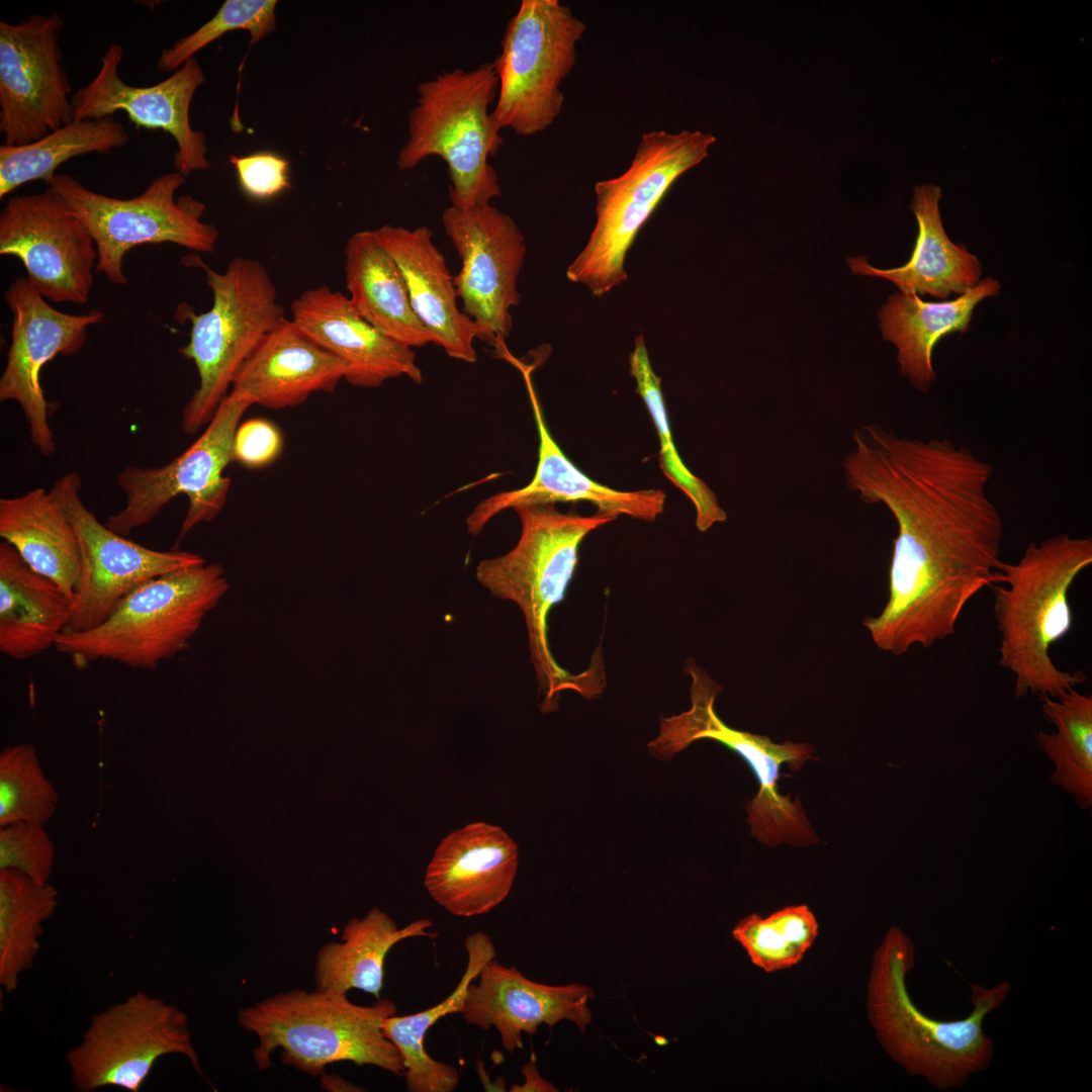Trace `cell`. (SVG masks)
I'll use <instances>...</instances> for the list:
<instances>
[{
    "label": "cell",
    "mask_w": 1092,
    "mask_h": 1092,
    "mask_svg": "<svg viewBox=\"0 0 1092 1092\" xmlns=\"http://www.w3.org/2000/svg\"><path fill=\"white\" fill-rule=\"evenodd\" d=\"M842 460L847 486L883 504L898 527L889 599L862 625L883 651L903 655L951 636L979 592L1004 582L1003 522L987 487L993 466L948 439L908 438L878 424L857 428Z\"/></svg>",
    "instance_id": "cell-1"
},
{
    "label": "cell",
    "mask_w": 1092,
    "mask_h": 1092,
    "mask_svg": "<svg viewBox=\"0 0 1092 1092\" xmlns=\"http://www.w3.org/2000/svg\"><path fill=\"white\" fill-rule=\"evenodd\" d=\"M915 965L911 939L892 926L876 949L868 986L869 1017L887 1053L910 1075L935 1088H962L989 1067L993 1039L983 1030L985 1017L1002 1006L1010 992L1003 982L993 988L971 985L972 1012L963 1019L940 1020L912 1001L906 975Z\"/></svg>",
    "instance_id": "cell-2"
},
{
    "label": "cell",
    "mask_w": 1092,
    "mask_h": 1092,
    "mask_svg": "<svg viewBox=\"0 0 1092 1092\" xmlns=\"http://www.w3.org/2000/svg\"><path fill=\"white\" fill-rule=\"evenodd\" d=\"M520 517L521 535L508 553L483 559L476 568L477 580L491 595L514 602L525 618L531 661L544 695L541 710L555 711L562 691L572 690L585 699L597 692L594 668L572 674L554 660L547 636V617L565 596L578 559L580 543L592 531L616 516L598 512L593 516L563 514L555 504L514 508Z\"/></svg>",
    "instance_id": "cell-3"
},
{
    "label": "cell",
    "mask_w": 1092,
    "mask_h": 1092,
    "mask_svg": "<svg viewBox=\"0 0 1092 1092\" xmlns=\"http://www.w3.org/2000/svg\"><path fill=\"white\" fill-rule=\"evenodd\" d=\"M1091 563L1092 539L1062 533L1030 542L1017 563L999 566L1007 583L994 586L999 664L1015 674L1017 698L1031 693L1057 699L1085 681L1082 671L1057 668L1049 650L1073 626L1068 592Z\"/></svg>",
    "instance_id": "cell-4"
},
{
    "label": "cell",
    "mask_w": 1092,
    "mask_h": 1092,
    "mask_svg": "<svg viewBox=\"0 0 1092 1092\" xmlns=\"http://www.w3.org/2000/svg\"><path fill=\"white\" fill-rule=\"evenodd\" d=\"M396 1012L390 999L361 1006L347 993L294 989L240 1009L238 1023L258 1038L252 1056L260 1071L271 1067L273 1053L281 1049L283 1064L313 1077L338 1062L404 1076L402 1057L382 1030L383 1019Z\"/></svg>",
    "instance_id": "cell-5"
},
{
    "label": "cell",
    "mask_w": 1092,
    "mask_h": 1092,
    "mask_svg": "<svg viewBox=\"0 0 1092 1092\" xmlns=\"http://www.w3.org/2000/svg\"><path fill=\"white\" fill-rule=\"evenodd\" d=\"M497 90L493 62L471 70L445 71L420 83L397 169L412 170L438 157L447 165L451 205L469 208L490 203L500 195L497 174L488 161L504 144L490 110Z\"/></svg>",
    "instance_id": "cell-6"
},
{
    "label": "cell",
    "mask_w": 1092,
    "mask_h": 1092,
    "mask_svg": "<svg viewBox=\"0 0 1092 1092\" xmlns=\"http://www.w3.org/2000/svg\"><path fill=\"white\" fill-rule=\"evenodd\" d=\"M228 589L225 569L217 563L165 573L129 593L98 626L63 633L55 648L76 666L111 660L131 668H156L188 648Z\"/></svg>",
    "instance_id": "cell-7"
},
{
    "label": "cell",
    "mask_w": 1092,
    "mask_h": 1092,
    "mask_svg": "<svg viewBox=\"0 0 1092 1092\" xmlns=\"http://www.w3.org/2000/svg\"><path fill=\"white\" fill-rule=\"evenodd\" d=\"M183 262L204 271L213 299L205 312L180 305L176 313L191 324L189 342L179 352L194 363L199 383L183 408L181 425L185 433L195 434L210 422L256 345L286 317L275 283L260 261L235 257L223 273L197 256Z\"/></svg>",
    "instance_id": "cell-8"
},
{
    "label": "cell",
    "mask_w": 1092,
    "mask_h": 1092,
    "mask_svg": "<svg viewBox=\"0 0 1092 1092\" xmlns=\"http://www.w3.org/2000/svg\"><path fill=\"white\" fill-rule=\"evenodd\" d=\"M716 138L700 130L645 132L629 168L597 182L596 223L566 269L569 281L602 296L627 279L625 259L639 231L668 189L709 155Z\"/></svg>",
    "instance_id": "cell-9"
},
{
    "label": "cell",
    "mask_w": 1092,
    "mask_h": 1092,
    "mask_svg": "<svg viewBox=\"0 0 1092 1092\" xmlns=\"http://www.w3.org/2000/svg\"><path fill=\"white\" fill-rule=\"evenodd\" d=\"M686 672L692 679L691 708L661 719L658 735L647 744L650 754L666 760L697 740L722 743L746 761L758 781L756 796L745 806L751 834L768 846L816 843L818 838L801 804L782 795L778 785L781 767L787 763L799 770L812 757L813 747L790 741L776 743L766 736L729 727L715 711L720 685L693 658L688 659Z\"/></svg>",
    "instance_id": "cell-10"
},
{
    "label": "cell",
    "mask_w": 1092,
    "mask_h": 1092,
    "mask_svg": "<svg viewBox=\"0 0 1092 1092\" xmlns=\"http://www.w3.org/2000/svg\"><path fill=\"white\" fill-rule=\"evenodd\" d=\"M583 20L559 0H522L510 18L493 61L497 127L530 136L552 125L562 111L563 80L576 64Z\"/></svg>",
    "instance_id": "cell-11"
},
{
    "label": "cell",
    "mask_w": 1092,
    "mask_h": 1092,
    "mask_svg": "<svg viewBox=\"0 0 1092 1092\" xmlns=\"http://www.w3.org/2000/svg\"><path fill=\"white\" fill-rule=\"evenodd\" d=\"M185 176L175 171L154 179L132 198L92 191L68 174H56L49 187L59 194L93 237L96 271L114 284L127 282L125 254L144 244L172 243L198 253L216 248L218 230L201 220L205 206L191 196L176 199Z\"/></svg>",
    "instance_id": "cell-12"
},
{
    "label": "cell",
    "mask_w": 1092,
    "mask_h": 1092,
    "mask_svg": "<svg viewBox=\"0 0 1092 1092\" xmlns=\"http://www.w3.org/2000/svg\"><path fill=\"white\" fill-rule=\"evenodd\" d=\"M173 1054L187 1058L203 1076L186 1013L139 991L93 1015L66 1061L77 1091L115 1087L138 1092L157 1062Z\"/></svg>",
    "instance_id": "cell-13"
},
{
    "label": "cell",
    "mask_w": 1092,
    "mask_h": 1092,
    "mask_svg": "<svg viewBox=\"0 0 1092 1092\" xmlns=\"http://www.w3.org/2000/svg\"><path fill=\"white\" fill-rule=\"evenodd\" d=\"M251 405L249 398L231 391L202 434L180 455L158 467L122 468L116 482L124 494V506L109 516L105 525L126 537L153 522L170 500L182 493L188 498V510L179 540L197 525L213 520L226 502L232 480L223 471L235 460V434Z\"/></svg>",
    "instance_id": "cell-14"
},
{
    "label": "cell",
    "mask_w": 1092,
    "mask_h": 1092,
    "mask_svg": "<svg viewBox=\"0 0 1092 1092\" xmlns=\"http://www.w3.org/2000/svg\"><path fill=\"white\" fill-rule=\"evenodd\" d=\"M81 484L80 475L69 472L50 488L75 530L81 558L71 616L64 633L94 628L143 583L205 562L198 554L151 549L112 531L86 507L80 494Z\"/></svg>",
    "instance_id": "cell-15"
},
{
    "label": "cell",
    "mask_w": 1092,
    "mask_h": 1092,
    "mask_svg": "<svg viewBox=\"0 0 1092 1092\" xmlns=\"http://www.w3.org/2000/svg\"><path fill=\"white\" fill-rule=\"evenodd\" d=\"M442 223L461 260L454 284L463 312L478 326L479 340L508 356L505 339L513 327L511 310L521 298L518 278L526 254L525 237L509 214L490 203L469 208L450 205Z\"/></svg>",
    "instance_id": "cell-16"
},
{
    "label": "cell",
    "mask_w": 1092,
    "mask_h": 1092,
    "mask_svg": "<svg viewBox=\"0 0 1092 1092\" xmlns=\"http://www.w3.org/2000/svg\"><path fill=\"white\" fill-rule=\"evenodd\" d=\"M64 19L31 14L0 21V132L3 145L32 143L74 119L72 86L59 43Z\"/></svg>",
    "instance_id": "cell-17"
},
{
    "label": "cell",
    "mask_w": 1092,
    "mask_h": 1092,
    "mask_svg": "<svg viewBox=\"0 0 1092 1092\" xmlns=\"http://www.w3.org/2000/svg\"><path fill=\"white\" fill-rule=\"evenodd\" d=\"M0 255L23 264L44 298L84 304L93 285L98 251L93 237L50 187L10 198L0 213Z\"/></svg>",
    "instance_id": "cell-18"
},
{
    "label": "cell",
    "mask_w": 1092,
    "mask_h": 1092,
    "mask_svg": "<svg viewBox=\"0 0 1092 1092\" xmlns=\"http://www.w3.org/2000/svg\"><path fill=\"white\" fill-rule=\"evenodd\" d=\"M12 312L11 344L0 378V400L21 407L32 445L44 456L56 450L40 371L58 355L72 356L86 344L88 328L104 321L91 309L71 314L51 306L27 277L16 278L4 294Z\"/></svg>",
    "instance_id": "cell-19"
},
{
    "label": "cell",
    "mask_w": 1092,
    "mask_h": 1092,
    "mask_svg": "<svg viewBox=\"0 0 1092 1092\" xmlns=\"http://www.w3.org/2000/svg\"><path fill=\"white\" fill-rule=\"evenodd\" d=\"M123 48L112 43L101 58L96 76L72 96L74 119L113 117L124 111L136 127L162 129L177 144L174 167L185 177L210 167L207 139L192 128L190 105L204 72L195 57L164 81L147 87L131 86L119 76Z\"/></svg>",
    "instance_id": "cell-20"
},
{
    "label": "cell",
    "mask_w": 1092,
    "mask_h": 1092,
    "mask_svg": "<svg viewBox=\"0 0 1092 1092\" xmlns=\"http://www.w3.org/2000/svg\"><path fill=\"white\" fill-rule=\"evenodd\" d=\"M469 984L460 1014L467 1024L488 1031L493 1027L509 1053L522 1049V1033L533 1035L539 1026L573 1022L584 1032L592 1022L589 1002L595 991L586 985H547L525 977L515 966L495 958L486 963Z\"/></svg>",
    "instance_id": "cell-21"
},
{
    "label": "cell",
    "mask_w": 1092,
    "mask_h": 1092,
    "mask_svg": "<svg viewBox=\"0 0 1092 1092\" xmlns=\"http://www.w3.org/2000/svg\"><path fill=\"white\" fill-rule=\"evenodd\" d=\"M523 373L539 437L538 462L532 480L525 486L502 491L481 500L467 517L468 532L476 536L498 513L523 505L588 502L599 512L627 515L652 522L664 510L661 489L620 491L593 480L563 453L549 432L537 397L531 370L518 364Z\"/></svg>",
    "instance_id": "cell-22"
},
{
    "label": "cell",
    "mask_w": 1092,
    "mask_h": 1092,
    "mask_svg": "<svg viewBox=\"0 0 1092 1092\" xmlns=\"http://www.w3.org/2000/svg\"><path fill=\"white\" fill-rule=\"evenodd\" d=\"M518 856L516 842L502 827L474 822L440 842L424 884L431 897L452 915H482L509 895Z\"/></svg>",
    "instance_id": "cell-23"
},
{
    "label": "cell",
    "mask_w": 1092,
    "mask_h": 1092,
    "mask_svg": "<svg viewBox=\"0 0 1092 1092\" xmlns=\"http://www.w3.org/2000/svg\"><path fill=\"white\" fill-rule=\"evenodd\" d=\"M291 321L311 341L348 365L347 382L375 388L406 376L423 381L416 353L384 336L353 308L348 296L328 286L304 290L290 305Z\"/></svg>",
    "instance_id": "cell-24"
},
{
    "label": "cell",
    "mask_w": 1092,
    "mask_h": 1092,
    "mask_svg": "<svg viewBox=\"0 0 1092 1092\" xmlns=\"http://www.w3.org/2000/svg\"><path fill=\"white\" fill-rule=\"evenodd\" d=\"M374 234L399 267L413 309L433 343L451 358L476 362L473 342L480 338L479 328L458 307L454 276L433 243L432 231L384 224Z\"/></svg>",
    "instance_id": "cell-25"
},
{
    "label": "cell",
    "mask_w": 1092,
    "mask_h": 1092,
    "mask_svg": "<svg viewBox=\"0 0 1092 1092\" xmlns=\"http://www.w3.org/2000/svg\"><path fill=\"white\" fill-rule=\"evenodd\" d=\"M348 370L345 362L284 318L246 358L231 391L267 408L292 407L314 392L334 391Z\"/></svg>",
    "instance_id": "cell-26"
},
{
    "label": "cell",
    "mask_w": 1092,
    "mask_h": 1092,
    "mask_svg": "<svg viewBox=\"0 0 1092 1092\" xmlns=\"http://www.w3.org/2000/svg\"><path fill=\"white\" fill-rule=\"evenodd\" d=\"M938 186L915 188L911 208L918 222V236L910 260L893 269H878L863 257L850 258L854 274L877 276L893 282L903 294H929L945 299L964 294L980 282L981 264L964 246L953 244L940 219Z\"/></svg>",
    "instance_id": "cell-27"
},
{
    "label": "cell",
    "mask_w": 1092,
    "mask_h": 1092,
    "mask_svg": "<svg viewBox=\"0 0 1092 1092\" xmlns=\"http://www.w3.org/2000/svg\"><path fill=\"white\" fill-rule=\"evenodd\" d=\"M72 601L34 571L7 542L0 543V650L23 660L55 647L65 632Z\"/></svg>",
    "instance_id": "cell-28"
},
{
    "label": "cell",
    "mask_w": 1092,
    "mask_h": 1092,
    "mask_svg": "<svg viewBox=\"0 0 1092 1092\" xmlns=\"http://www.w3.org/2000/svg\"><path fill=\"white\" fill-rule=\"evenodd\" d=\"M998 281L986 278L953 300L928 302L916 293L889 297L879 315L885 340L898 349L900 373L911 385L927 392L936 374L932 350L943 336L968 330L976 304L998 294Z\"/></svg>",
    "instance_id": "cell-29"
},
{
    "label": "cell",
    "mask_w": 1092,
    "mask_h": 1092,
    "mask_svg": "<svg viewBox=\"0 0 1092 1092\" xmlns=\"http://www.w3.org/2000/svg\"><path fill=\"white\" fill-rule=\"evenodd\" d=\"M344 270L350 303L371 326L412 349L433 343L413 309L399 267L374 231L356 232L347 240Z\"/></svg>",
    "instance_id": "cell-30"
},
{
    "label": "cell",
    "mask_w": 1092,
    "mask_h": 1092,
    "mask_svg": "<svg viewBox=\"0 0 1092 1092\" xmlns=\"http://www.w3.org/2000/svg\"><path fill=\"white\" fill-rule=\"evenodd\" d=\"M0 537L73 602L81 568L79 543L70 520L50 490L36 487L18 496L0 498Z\"/></svg>",
    "instance_id": "cell-31"
},
{
    "label": "cell",
    "mask_w": 1092,
    "mask_h": 1092,
    "mask_svg": "<svg viewBox=\"0 0 1092 1092\" xmlns=\"http://www.w3.org/2000/svg\"><path fill=\"white\" fill-rule=\"evenodd\" d=\"M433 922L418 919L403 928L385 912L372 908L363 918H352L343 928L340 941L325 943L314 963L318 990L348 993L358 989L377 1000L383 988L384 964L393 945L411 937L437 936L427 931Z\"/></svg>",
    "instance_id": "cell-32"
},
{
    "label": "cell",
    "mask_w": 1092,
    "mask_h": 1092,
    "mask_svg": "<svg viewBox=\"0 0 1092 1092\" xmlns=\"http://www.w3.org/2000/svg\"><path fill=\"white\" fill-rule=\"evenodd\" d=\"M467 965L453 992L437 1005L418 1013L383 1019L384 1034L398 1049L405 1067L404 1079L410 1092H452L459 1083L456 1067L433 1059L424 1046L428 1030L443 1016L460 1013L469 984L483 966L495 958V946L484 932L466 936Z\"/></svg>",
    "instance_id": "cell-33"
},
{
    "label": "cell",
    "mask_w": 1092,
    "mask_h": 1092,
    "mask_svg": "<svg viewBox=\"0 0 1092 1092\" xmlns=\"http://www.w3.org/2000/svg\"><path fill=\"white\" fill-rule=\"evenodd\" d=\"M125 127L113 117L73 119L42 138L21 146L0 147V198L25 183L48 185L66 161L90 153L107 154L127 145Z\"/></svg>",
    "instance_id": "cell-34"
},
{
    "label": "cell",
    "mask_w": 1092,
    "mask_h": 1092,
    "mask_svg": "<svg viewBox=\"0 0 1092 1092\" xmlns=\"http://www.w3.org/2000/svg\"><path fill=\"white\" fill-rule=\"evenodd\" d=\"M58 906V892L14 870H0V985L16 990L21 975L32 968L43 923Z\"/></svg>",
    "instance_id": "cell-35"
},
{
    "label": "cell",
    "mask_w": 1092,
    "mask_h": 1092,
    "mask_svg": "<svg viewBox=\"0 0 1092 1092\" xmlns=\"http://www.w3.org/2000/svg\"><path fill=\"white\" fill-rule=\"evenodd\" d=\"M1040 701L1044 718L1057 728L1035 734L1040 749L1056 766L1051 781L1088 809L1092 805V697L1071 687L1057 699L1041 696Z\"/></svg>",
    "instance_id": "cell-36"
},
{
    "label": "cell",
    "mask_w": 1092,
    "mask_h": 1092,
    "mask_svg": "<svg viewBox=\"0 0 1092 1092\" xmlns=\"http://www.w3.org/2000/svg\"><path fill=\"white\" fill-rule=\"evenodd\" d=\"M630 374L636 381V391L642 397L658 434L660 442L659 463L664 475L693 503L696 510V527L706 532L727 518L718 505L712 489L684 464L674 446L670 432L666 405L661 391V379L654 372L643 336L636 337L629 357Z\"/></svg>",
    "instance_id": "cell-37"
},
{
    "label": "cell",
    "mask_w": 1092,
    "mask_h": 1092,
    "mask_svg": "<svg viewBox=\"0 0 1092 1092\" xmlns=\"http://www.w3.org/2000/svg\"><path fill=\"white\" fill-rule=\"evenodd\" d=\"M817 934V920L806 905L786 907L764 918L751 914L732 931L752 964L767 973L798 964Z\"/></svg>",
    "instance_id": "cell-38"
},
{
    "label": "cell",
    "mask_w": 1092,
    "mask_h": 1092,
    "mask_svg": "<svg viewBox=\"0 0 1092 1092\" xmlns=\"http://www.w3.org/2000/svg\"><path fill=\"white\" fill-rule=\"evenodd\" d=\"M59 796L46 778L31 744L8 746L0 753V827L15 823L44 825Z\"/></svg>",
    "instance_id": "cell-39"
},
{
    "label": "cell",
    "mask_w": 1092,
    "mask_h": 1092,
    "mask_svg": "<svg viewBox=\"0 0 1092 1092\" xmlns=\"http://www.w3.org/2000/svg\"><path fill=\"white\" fill-rule=\"evenodd\" d=\"M275 0H226L217 12L192 33L164 50L158 61L161 72L176 71L200 50L233 30H246L250 44L269 35L276 27Z\"/></svg>",
    "instance_id": "cell-40"
},
{
    "label": "cell",
    "mask_w": 1092,
    "mask_h": 1092,
    "mask_svg": "<svg viewBox=\"0 0 1092 1092\" xmlns=\"http://www.w3.org/2000/svg\"><path fill=\"white\" fill-rule=\"evenodd\" d=\"M55 859V846L43 825L15 823L0 827V870L18 871L47 884Z\"/></svg>",
    "instance_id": "cell-41"
},
{
    "label": "cell",
    "mask_w": 1092,
    "mask_h": 1092,
    "mask_svg": "<svg viewBox=\"0 0 1092 1092\" xmlns=\"http://www.w3.org/2000/svg\"><path fill=\"white\" fill-rule=\"evenodd\" d=\"M230 162L237 172L240 188L252 199H271L291 187L289 162L273 152L232 155Z\"/></svg>",
    "instance_id": "cell-42"
},
{
    "label": "cell",
    "mask_w": 1092,
    "mask_h": 1092,
    "mask_svg": "<svg viewBox=\"0 0 1092 1092\" xmlns=\"http://www.w3.org/2000/svg\"><path fill=\"white\" fill-rule=\"evenodd\" d=\"M279 429L265 419L239 425L234 439V459L249 468H261L275 461L282 450Z\"/></svg>",
    "instance_id": "cell-43"
},
{
    "label": "cell",
    "mask_w": 1092,
    "mask_h": 1092,
    "mask_svg": "<svg viewBox=\"0 0 1092 1092\" xmlns=\"http://www.w3.org/2000/svg\"><path fill=\"white\" fill-rule=\"evenodd\" d=\"M522 1074L525 1077V1083L523 1085H514L511 1088V1092H529V1091H542V1092H556L558 1089L547 1080L543 1079L539 1074L535 1060L532 1058L522 1068Z\"/></svg>",
    "instance_id": "cell-44"
}]
</instances>
